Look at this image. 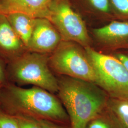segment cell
Wrapping results in <instances>:
<instances>
[{
    "mask_svg": "<svg viewBox=\"0 0 128 128\" xmlns=\"http://www.w3.org/2000/svg\"><path fill=\"white\" fill-rule=\"evenodd\" d=\"M0 108L14 116L45 119L61 124L69 122L60 99L50 92L35 86L23 88L10 84L1 88Z\"/></svg>",
    "mask_w": 128,
    "mask_h": 128,
    "instance_id": "6da1fadb",
    "label": "cell"
},
{
    "mask_svg": "<svg viewBox=\"0 0 128 128\" xmlns=\"http://www.w3.org/2000/svg\"><path fill=\"white\" fill-rule=\"evenodd\" d=\"M58 82V96L68 115L70 128H87L106 108L109 97L96 84L64 76Z\"/></svg>",
    "mask_w": 128,
    "mask_h": 128,
    "instance_id": "7a4b0ae2",
    "label": "cell"
},
{
    "mask_svg": "<svg viewBox=\"0 0 128 128\" xmlns=\"http://www.w3.org/2000/svg\"><path fill=\"white\" fill-rule=\"evenodd\" d=\"M96 76V84L110 98L128 100V72L116 58L84 48Z\"/></svg>",
    "mask_w": 128,
    "mask_h": 128,
    "instance_id": "3957f363",
    "label": "cell"
},
{
    "mask_svg": "<svg viewBox=\"0 0 128 128\" xmlns=\"http://www.w3.org/2000/svg\"><path fill=\"white\" fill-rule=\"evenodd\" d=\"M50 58L47 54L30 51L14 60L10 73L14 81L40 87L52 94L58 91V79L49 68Z\"/></svg>",
    "mask_w": 128,
    "mask_h": 128,
    "instance_id": "277c9868",
    "label": "cell"
},
{
    "mask_svg": "<svg viewBox=\"0 0 128 128\" xmlns=\"http://www.w3.org/2000/svg\"><path fill=\"white\" fill-rule=\"evenodd\" d=\"M49 64L60 74L96 84V74L86 51L76 42L62 40L50 58Z\"/></svg>",
    "mask_w": 128,
    "mask_h": 128,
    "instance_id": "5b68a950",
    "label": "cell"
},
{
    "mask_svg": "<svg viewBox=\"0 0 128 128\" xmlns=\"http://www.w3.org/2000/svg\"><path fill=\"white\" fill-rule=\"evenodd\" d=\"M46 18L56 28L62 40L90 46L91 40L84 22L66 0H53Z\"/></svg>",
    "mask_w": 128,
    "mask_h": 128,
    "instance_id": "8992f818",
    "label": "cell"
},
{
    "mask_svg": "<svg viewBox=\"0 0 128 128\" xmlns=\"http://www.w3.org/2000/svg\"><path fill=\"white\" fill-rule=\"evenodd\" d=\"M62 40L60 33L48 19L36 18L27 49L32 52L48 54L55 50Z\"/></svg>",
    "mask_w": 128,
    "mask_h": 128,
    "instance_id": "52a82bcc",
    "label": "cell"
},
{
    "mask_svg": "<svg viewBox=\"0 0 128 128\" xmlns=\"http://www.w3.org/2000/svg\"><path fill=\"white\" fill-rule=\"evenodd\" d=\"M53 0H0V14L22 13L47 18Z\"/></svg>",
    "mask_w": 128,
    "mask_h": 128,
    "instance_id": "ba28073f",
    "label": "cell"
},
{
    "mask_svg": "<svg viewBox=\"0 0 128 128\" xmlns=\"http://www.w3.org/2000/svg\"><path fill=\"white\" fill-rule=\"evenodd\" d=\"M93 33L100 41L110 46H118L128 42V22L114 21Z\"/></svg>",
    "mask_w": 128,
    "mask_h": 128,
    "instance_id": "9c48e42d",
    "label": "cell"
},
{
    "mask_svg": "<svg viewBox=\"0 0 128 128\" xmlns=\"http://www.w3.org/2000/svg\"><path fill=\"white\" fill-rule=\"evenodd\" d=\"M25 48L6 16L0 14V50L8 55H20Z\"/></svg>",
    "mask_w": 128,
    "mask_h": 128,
    "instance_id": "30bf717a",
    "label": "cell"
},
{
    "mask_svg": "<svg viewBox=\"0 0 128 128\" xmlns=\"http://www.w3.org/2000/svg\"><path fill=\"white\" fill-rule=\"evenodd\" d=\"M5 16L14 32L27 48L36 18L26 14L18 12Z\"/></svg>",
    "mask_w": 128,
    "mask_h": 128,
    "instance_id": "8fae6325",
    "label": "cell"
},
{
    "mask_svg": "<svg viewBox=\"0 0 128 128\" xmlns=\"http://www.w3.org/2000/svg\"><path fill=\"white\" fill-rule=\"evenodd\" d=\"M87 128H122L107 106L106 108L92 120Z\"/></svg>",
    "mask_w": 128,
    "mask_h": 128,
    "instance_id": "7c38bea8",
    "label": "cell"
},
{
    "mask_svg": "<svg viewBox=\"0 0 128 128\" xmlns=\"http://www.w3.org/2000/svg\"><path fill=\"white\" fill-rule=\"evenodd\" d=\"M107 107L122 128H128V100L109 98Z\"/></svg>",
    "mask_w": 128,
    "mask_h": 128,
    "instance_id": "4fadbf2b",
    "label": "cell"
},
{
    "mask_svg": "<svg viewBox=\"0 0 128 128\" xmlns=\"http://www.w3.org/2000/svg\"><path fill=\"white\" fill-rule=\"evenodd\" d=\"M0 128H20L17 118L0 108Z\"/></svg>",
    "mask_w": 128,
    "mask_h": 128,
    "instance_id": "5bb4252c",
    "label": "cell"
},
{
    "mask_svg": "<svg viewBox=\"0 0 128 128\" xmlns=\"http://www.w3.org/2000/svg\"><path fill=\"white\" fill-rule=\"evenodd\" d=\"M18 120L20 128H40L37 119L25 116H14Z\"/></svg>",
    "mask_w": 128,
    "mask_h": 128,
    "instance_id": "9a60e30c",
    "label": "cell"
},
{
    "mask_svg": "<svg viewBox=\"0 0 128 128\" xmlns=\"http://www.w3.org/2000/svg\"><path fill=\"white\" fill-rule=\"evenodd\" d=\"M117 12L128 17V0H110Z\"/></svg>",
    "mask_w": 128,
    "mask_h": 128,
    "instance_id": "2e32d148",
    "label": "cell"
},
{
    "mask_svg": "<svg viewBox=\"0 0 128 128\" xmlns=\"http://www.w3.org/2000/svg\"><path fill=\"white\" fill-rule=\"evenodd\" d=\"M92 5L97 10L103 12L109 10V0H89Z\"/></svg>",
    "mask_w": 128,
    "mask_h": 128,
    "instance_id": "e0dca14e",
    "label": "cell"
},
{
    "mask_svg": "<svg viewBox=\"0 0 128 128\" xmlns=\"http://www.w3.org/2000/svg\"><path fill=\"white\" fill-rule=\"evenodd\" d=\"M37 119L40 128H66L61 125V124L57 123L50 120L45 119Z\"/></svg>",
    "mask_w": 128,
    "mask_h": 128,
    "instance_id": "ac0fdd59",
    "label": "cell"
},
{
    "mask_svg": "<svg viewBox=\"0 0 128 128\" xmlns=\"http://www.w3.org/2000/svg\"><path fill=\"white\" fill-rule=\"evenodd\" d=\"M115 57L122 64L128 72V55L122 53H118L115 55Z\"/></svg>",
    "mask_w": 128,
    "mask_h": 128,
    "instance_id": "d6986e66",
    "label": "cell"
},
{
    "mask_svg": "<svg viewBox=\"0 0 128 128\" xmlns=\"http://www.w3.org/2000/svg\"><path fill=\"white\" fill-rule=\"evenodd\" d=\"M5 80L4 72L2 66L0 63V86H2Z\"/></svg>",
    "mask_w": 128,
    "mask_h": 128,
    "instance_id": "ffe728a7",
    "label": "cell"
},
{
    "mask_svg": "<svg viewBox=\"0 0 128 128\" xmlns=\"http://www.w3.org/2000/svg\"><path fill=\"white\" fill-rule=\"evenodd\" d=\"M1 86H0V91H1Z\"/></svg>",
    "mask_w": 128,
    "mask_h": 128,
    "instance_id": "44dd1931",
    "label": "cell"
}]
</instances>
